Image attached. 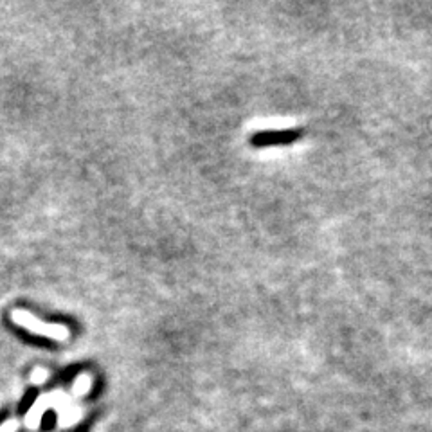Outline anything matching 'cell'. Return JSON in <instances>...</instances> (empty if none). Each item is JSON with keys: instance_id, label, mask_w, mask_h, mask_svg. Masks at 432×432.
<instances>
[{"instance_id": "1", "label": "cell", "mask_w": 432, "mask_h": 432, "mask_svg": "<svg viewBox=\"0 0 432 432\" xmlns=\"http://www.w3.org/2000/svg\"><path fill=\"white\" fill-rule=\"evenodd\" d=\"M11 319L15 325L22 326V328L29 330L31 333H36V335H43L49 337V339H54V341H65L67 337H69V330L65 326L61 325H47V322L38 321L33 314L23 310H15L11 314Z\"/></svg>"}, {"instance_id": "2", "label": "cell", "mask_w": 432, "mask_h": 432, "mask_svg": "<svg viewBox=\"0 0 432 432\" xmlns=\"http://www.w3.org/2000/svg\"><path fill=\"white\" fill-rule=\"evenodd\" d=\"M56 396H42V398H38V400H36V404L35 406H33V409L29 411V413H27V416H26V425L29 428H36L38 427V423H40V420H42V414L46 413L47 409H49V407H58L56 406Z\"/></svg>"}, {"instance_id": "3", "label": "cell", "mask_w": 432, "mask_h": 432, "mask_svg": "<svg viewBox=\"0 0 432 432\" xmlns=\"http://www.w3.org/2000/svg\"><path fill=\"white\" fill-rule=\"evenodd\" d=\"M88 389H90V376H88L87 373H83V375L76 380V384H74L73 393L76 394V396H83V394L88 393Z\"/></svg>"}, {"instance_id": "4", "label": "cell", "mask_w": 432, "mask_h": 432, "mask_svg": "<svg viewBox=\"0 0 432 432\" xmlns=\"http://www.w3.org/2000/svg\"><path fill=\"white\" fill-rule=\"evenodd\" d=\"M47 376L49 375H47L46 369H36V372L33 373V376H31V380H33L35 384H42V382H46Z\"/></svg>"}, {"instance_id": "5", "label": "cell", "mask_w": 432, "mask_h": 432, "mask_svg": "<svg viewBox=\"0 0 432 432\" xmlns=\"http://www.w3.org/2000/svg\"><path fill=\"white\" fill-rule=\"evenodd\" d=\"M16 428H19V421L8 420L2 427H0V432H16Z\"/></svg>"}]
</instances>
